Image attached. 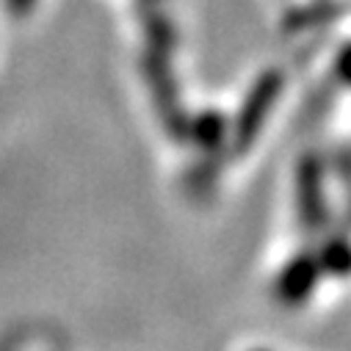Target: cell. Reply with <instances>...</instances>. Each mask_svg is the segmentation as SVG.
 I'll use <instances>...</instances> for the list:
<instances>
[{"instance_id":"2","label":"cell","mask_w":351,"mask_h":351,"mask_svg":"<svg viewBox=\"0 0 351 351\" xmlns=\"http://www.w3.org/2000/svg\"><path fill=\"white\" fill-rule=\"evenodd\" d=\"M6 6H9V12H12L14 17H23V14H28V9L34 6V0H6Z\"/></svg>"},{"instance_id":"1","label":"cell","mask_w":351,"mask_h":351,"mask_svg":"<svg viewBox=\"0 0 351 351\" xmlns=\"http://www.w3.org/2000/svg\"><path fill=\"white\" fill-rule=\"evenodd\" d=\"M274 86H277V80H274V77H269V83L263 80V83L257 86V89H254V95H252V100L246 103V111H243V117H241V125H238L241 141H243V138H249V136L254 133V128H257V122H260L263 111H266V106L271 103Z\"/></svg>"}]
</instances>
